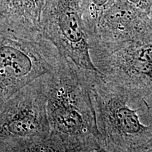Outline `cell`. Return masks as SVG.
Segmentation results:
<instances>
[{"instance_id":"cell-2","label":"cell","mask_w":152,"mask_h":152,"mask_svg":"<svg viewBox=\"0 0 152 152\" xmlns=\"http://www.w3.org/2000/svg\"><path fill=\"white\" fill-rule=\"evenodd\" d=\"M64 58L54 44L42 35L22 37L0 33V103L52 73Z\"/></svg>"},{"instance_id":"cell-1","label":"cell","mask_w":152,"mask_h":152,"mask_svg":"<svg viewBox=\"0 0 152 152\" xmlns=\"http://www.w3.org/2000/svg\"><path fill=\"white\" fill-rule=\"evenodd\" d=\"M64 57L47 76V113L51 133L66 142L99 139L91 92V72Z\"/></svg>"},{"instance_id":"cell-6","label":"cell","mask_w":152,"mask_h":152,"mask_svg":"<svg viewBox=\"0 0 152 152\" xmlns=\"http://www.w3.org/2000/svg\"><path fill=\"white\" fill-rule=\"evenodd\" d=\"M87 33L94 28L101 16L118 0H80Z\"/></svg>"},{"instance_id":"cell-7","label":"cell","mask_w":152,"mask_h":152,"mask_svg":"<svg viewBox=\"0 0 152 152\" xmlns=\"http://www.w3.org/2000/svg\"><path fill=\"white\" fill-rule=\"evenodd\" d=\"M139 11L149 16L152 13V0H124Z\"/></svg>"},{"instance_id":"cell-3","label":"cell","mask_w":152,"mask_h":152,"mask_svg":"<svg viewBox=\"0 0 152 152\" xmlns=\"http://www.w3.org/2000/svg\"><path fill=\"white\" fill-rule=\"evenodd\" d=\"M41 33L63 56L80 68L98 71L91 56L80 0H46L41 18Z\"/></svg>"},{"instance_id":"cell-5","label":"cell","mask_w":152,"mask_h":152,"mask_svg":"<svg viewBox=\"0 0 152 152\" xmlns=\"http://www.w3.org/2000/svg\"><path fill=\"white\" fill-rule=\"evenodd\" d=\"M46 0H0V33L22 37L41 35Z\"/></svg>"},{"instance_id":"cell-4","label":"cell","mask_w":152,"mask_h":152,"mask_svg":"<svg viewBox=\"0 0 152 152\" xmlns=\"http://www.w3.org/2000/svg\"><path fill=\"white\" fill-rule=\"evenodd\" d=\"M48 75L0 103L1 139L31 138L51 134L47 113Z\"/></svg>"},{"instance_id":"cell-8","label":"cell","mask_w":152,"mask_h":152,"mask_svg":"<svg viewBox=\"0 0 152 152\" xmlns=\"http://www.w3.org/2000/svg\"><path fill=\"white\" fill-rule=\"evenodd\" d=\"M143 152H152V144L151 145H150L149 147H148L147 149Z\"/></svg>"}]
</instances>
